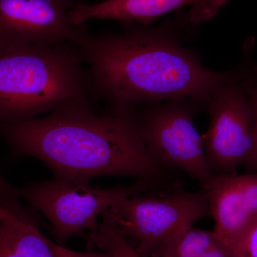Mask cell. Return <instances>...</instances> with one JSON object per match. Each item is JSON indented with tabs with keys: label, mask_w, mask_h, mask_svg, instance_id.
<instances>
[{
	"label": "cell",
	"mask_w": 257,
	"mask_h": 257,
	"mask_svg": "<svg viewBox=\"0 0 257 257\" xmlns=\"http://www.w3.org/2000/svg\"><path fill=\"white\" fill-rule=\"evenodd\" d=\"M0 136L15 155L42 161L61 180L125 176L155 186L168 174L147 151L136 111L99 113L88 97L61 104L45 116L0 124Z\"/></svg>",
	"instance_id": "1"
},
{
	"label": "cell",
	"mask_w": 257,
	"mask_h": 257,
	"mask_svg": "<svg viewBox=\"0 0 257 257\" xmlns=\"http://www.w3.org/2000/svg\"><path fill=\"white\" fill-rule=\"evenodd\" d=\"M119 33L88 34L78 44L89 77L88 95L110 109L189 97L210 100L236 72L205 68L190 52L146 25L124 23Z\"/></svg>",
	"instance_id": "2"
},
{
	"label": "cell",
	"mask_w": 257,
	"mask_h": 257,
	"mask_svg": "<svg viewBox=\"0 0 257 257\" xmlns=\"http://www.w3.org/2000/svg\"><path fill=\"white\" fill-rule=\"evenodd\" d=\"M89 77L72 42L0 50V124L50 113L88 97Z\"/></svg>",
	"instance_id": "3"
},
{
	"label": "cell",
	"mask_w": 257,
	"mask_h": 257,
	"mask_svg": "<svg viewBox=\"0 0 257 257\" xmlns=\"http://www.w3.org/2000/svg\"><path fill=\"white\" fill-rule=\"evenodd\" d=\"M152 187L143 180L131 186L111 188L94 187L89 182H69L54 178L34 182L17 189L19 197L50 221L51 232L57 244L64 246L75 236L87 239L88 233L99 228L97 219L111 204L140 195Z\"/></svg>",
	"instance_id": "4"
},
{
	"label": "cell",
	"mask_w": 257,
	"mask_h": 257,
	"mask_svg": "<svg viewBox=\"0 0 257 257\" xmlns=\"http://www.w3.org/2000/svg\"><path fill=\"white\" fill-rule=\"evenodd\" d=\"M103 219L114 225L143 257H152L162 243L181 230L211 217L204 189H175L165 195L133 196L111 204Z\"/></svg>",
	"instance_id": "5"
},
{
	"label": "cell",
	"mask_w": 257,
	"mask_h": 257,
	"mask_svg": "<svg viewBox=\"0 0 257 257\" xmlns=\"http://www.w3.org/2000/svg\"><path fill=\"white\" fill-rule=\"evenodd\" d=\"M236 73L211 98L209 128L202 136L213 175L257 171V135L248 77Z\"/></svg>",
	"instance_id": "6"
},
{
	"label": "cell",
	"mask_w": 257,
	"mask_h": 257,
	"mask_svg": "<svg viewBox=\"0 0 257 257\" xmlns=\"http://www.w3.org/2000/svg\"><path fill=\"white\" fill-rule=\"evenodd\" d=\"M180 99L149 106L137 116L152 160L167 172L180 171L200 185L214 176L208 165L202 136L194 126V111Z\"/></svg>",
	"instance_id": "7"
},
{
	"label": "cell",
	"mask_w": 257,
	"mask_h": 257,
	"mask_svg": "<svg viewBox=\"0 0 257 257\" xmlns=\"http://www.w3.org/2000/svg\"><path fill=\"white\" fill-rule=\"evenodd\" d=\"M75 0H0V50L78 45L89 34L86 23L75 25L69 11Z\"/></svg>",
	"instance_id": "8"
},
{
	"label": "cell",
	"mask_w": 257,
	"mask_h": 257,
	"mask_svg": "<svg viewBox=\"0 0 257 257\" xmlns=\"http://www.w3.org/2000/svg\"><path fill=\"white\" fill-rule=\"evenodd\" d=\"M207 194L213 231L240 257L250 230L257 221V171L214 175L201 186Z\"/></svg>",
	"instance_id": "9"
},
{
	"label": "cell",
	"mask_w": 257,
	"mask_h": 257,
	"mask_svg": "<svg viewBox=\"0 0 257 257\" xmlns=\"http://www.w3.org/2000/svg\"><path fill=\"white\" fill-rule=\"evenodd\" d=\"M229 0H105L89 4L77 2L69 11L73 25L90 20H114L121 23L150 25L172 12L187 10V18L198 25L215 17Z\"/></svg>",
	"instance_id": "10"
},
{
	"label": "cell",
	"mask_w": 257,
	"mask_h": 257,
	"mask_svg": "<svg viewBox=\"0 0 257 257\" xmlns=\"http://www.w3.org/2000/svg\"><path fill=\"white\" fill-rule=\"evenodd\" d=\"M20 199L0 175V257H59L55 243L40 229L38 212Z\"/></svg>",
	"instance_id": "11"
},
{
	"label": "cell",
	"mask_w": 257,
	"mask_h": 257,
	"mask_svg": "<svg viewBox=\"0 0 257 257\" xmlns=\"http://www.w3.org/2000/svg\"><path fill=\"white\" fill-rule=\"evenodd\" d=\"M220 241L214 231L189 226L162 243L152 257H201Z\"/></svg>",
	"instance_id": "12"
},
{
	"label": "cell",
	"mask_w": 257,
	"mask_h": 257,
	"mask_svg": "<svg viewBox=\"0 0 257 257\" xmlns=\"http://www.w3.org/2000/svg\"><path fill=\"white\" fill-rule=\"evenodd\" d=\"M86 239L89 249L97 248L112 257H143L114 225L105 219H102L96 231L88 233Z\"/></svg>",
	"instance_id": "13"
},
{
	"label": "cell",
	"mask_w": 257,
	"mask_h": 257,
	"mask_svg": "<svg viewBox=\"0 0 257 257\" xmlns=\"http://www.w3.org/2000/svg\"><path fill=\"white\" fill-rule=\"evenodd\" d=\"M55 250L59 257H112L109 253L104 251L101 252H94V251L80 252V251L69 249L57 243H55Z\"/></svg>",
	"instance_id": "14"
},
{
	"label": "cell",
	"mask_w": 257,
	"mask_h": 257,
	"mask_svg": "<svg viewBox=\"0 0 257 257\" xmlns=\"http://www.w3.org/2000/svg\"><path fill=\"white\" fill-rule=\"evenodd\" d=\"M240 257H257V221L248 233Z\"/></svg>",
	"instance_id": "15"
},
{
	"label": "cell",
	"mask_w": 257,
	"mask_h": 257,
	"mask_svg": "<svg viewBox=\"0 0 257 257\" xmlns=\"http://www.w3.org/2000/svg\"><path fill=\"white\" fill-rule=\"evenodd\" d=\"M248 91H249L250 96H251V101L253 109V114H254L255 124H256V135H257V84L253 79V74L249 75L248 80Z\"/></svg>",
	"instance_id": "16"
},
{
	"label": "cell",
	"mask_w": 257,
	"mask_h": 257,
	"mask_svg": "<svg viewBox=\"0 0 257 257\" xmlns=\"http://www.w3.org/2000/svg\"><path fill=\"white\" fill-rule=\"evenodd\" d=\"M253 79H254V81L257 84V72L256 73H253Z\"/></svg>",
	"instance_id": "17"
}]
</instances>
